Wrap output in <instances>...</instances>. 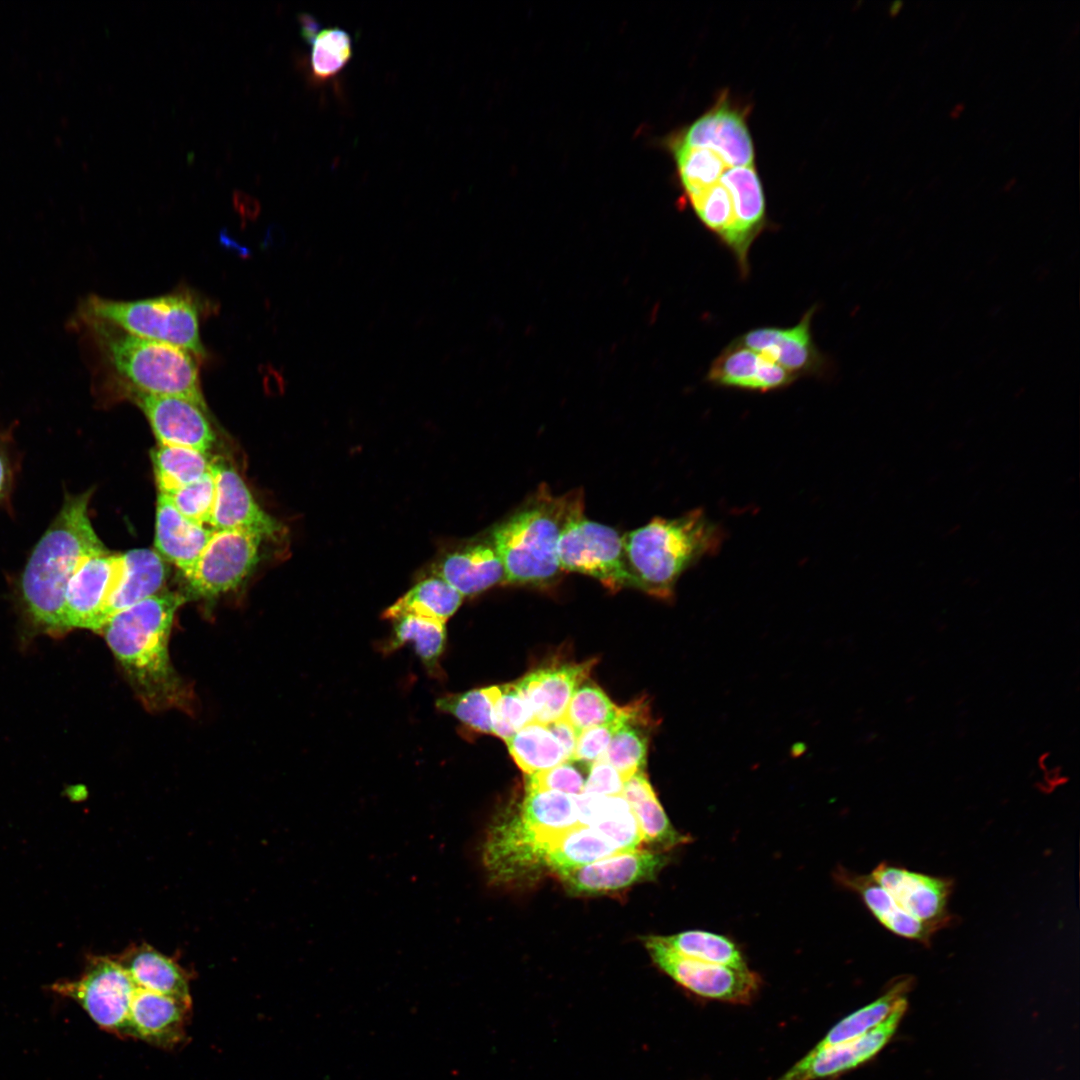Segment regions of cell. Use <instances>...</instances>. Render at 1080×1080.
<instances>
[{
    "label": "cell",
    "instance_id": "cell-1",
    "mask_svg": "<svg viewBox=\"0 0 1080 1080\" xmlns=\"http://www.w3.org/2000/svg\"><path fill=\"white\" fill-rule=\"evenodd\" d=\"M66 327L78 335L93 376L108 390L179 397L208 411L200 359L191 352L132 335L101 320L70 316Z\"/></svg>",
    "mask_w": 1080,
    "mask_h": 1080
},
{
    "label": "cell",
    "instance_id": "cell-2",
    "mask_svg": "<svg viewBox=\"0 0 1080 1080\" xmlns=\"http://www.w3.org/2000/svg\"><path fill=\"white\" fill-rule=\"evenodd\" d=\"M185 600L180 593L161 591L117 612L101 630L136 696L152 712L193 710L192 690L169 655L174 616Z\"/></svg>",
    "mask_w": 1080,
    "mask_h": 1080
},
{
    "label": "cell",
    "instance_id": "cell-3",
    "mask_svg": "<svg viewBox=\"0 0 1080 1080\" xmlns=\"http://www.w3.org/2000/svg\"><path fill=\"white\" fill-rule=\"evenodd\" d=\"M91 491L67 495L55 520L30 555L21 578L25 606L33 620L50 631L66 630L65 596L69 580L89 556L107 551L88 514Z\"/></svg>",
    "mask_w": 1080,
    "mask_h": 1080
},
{
    "label": "cell",
    "instance_id": "cell-4",
    "mask_svg": "<svg viewBox=\"0 0 1080 1080\" xmlns=\"http://www.w3.org/2000/svg\"><path fill=\"white\" fill-rule=\"evenodd\" d=\"M581 489L555 495L541 484L490 532L505 571V584L546 588L563 573L558 559L560 536L577 513L584 511Z\"/></svg>",
    "mask_w": 1080,
    "mask_h": 1080
},
{
    "label": "cell",
    "instance_id": "cell-5",
    "mask_svg": "<svg viewBox=\"0 0 1080 1080\" xmlns=\"http://www.w3.org/2000/svg\"><path fill=\"white\" fill-rule=\"evenodd\" d=\"M722 530L703 509L676 518L655 517L623 535L633 588L671 600L680 576L719 550Z\"/></svg>",
    "mask_w": 1080,
    "mask_h": 1080
},
{
    "label": "cell",
    "instance_id": "cell-6",
    "mask_svg": "<svg viewBox=\"0 0 1080 1080\" xmlns=\"http://www.w3.org/2000/svg\"><path fill=\"white\" fill-rule=\"evenodd\" d=\"M203 303L191 291L137 300H115L88 295L80 300L71 317L101 320L149 340L182 348L200 360L207 356L201 341Z\"/></svg>",
    "mask_w": 1080,
    "mask_h": 1080
},
{
    "label": "cell",
    "instance_id": "cell-7",
    "mask_svg": "<svg viewBox=\"0 0 1080 1080\" xmlns=\"http://www.w3.org/2000/svg\"><path fill=\"white\" fill-rule=\"evenodd\" d=\"M137 986L116 956L89 955L81 975L53 983L50 990L76 1002L102 1030L129 1036V1018Z\"/></svg>",
    "mask_w": 1080,
    "mask_h": 1080
},
{
    "label": "cell",
    "instance_id": "cell-8",
    "mask_svg": "<svg viewBox=\"0 0 1080 1080\" xmlns=\"http://www.w3.org/2000/svg\"><path fill=\"white\" fill-rule=\"evenodd\" d=\"M558 559L563 572L595 578L610 591L633 588L623 535L588 519L584 511L565 526L558 543Z\"/></svg>",
    "mask_w": 1080,
    "mask_h": 1080
},
{
    "label": "cell",
    "instance_id": "cell-9",
    "mask_svg": "<svg viewBox=\"0 0 1080 1080\" xmlns=\"http://www.w3.org/2000/svg\"><path fill=\"white\" fill-rule=\"evenodd\" d=\"M262 538L240 530H214L183 577L198 597L214 598L237 587L258 560Z\"/></svg>",
    "mask_w": 1080,
    "mask_h": 1080
},
{
    "label": "cell",
    "instance_id": "cell-10",
    "mask_svg": "<svg viewBox=\"0 0 1080 1080\" xmlns=\"http://www.w3.org/2000/svg\"><path fill=\"white\" fill-rule=\"evenodd\" d=\"M656 965L681 986L708 999L745 1004L758 991L760 978L749 968L737 969L684 957L657 937L646 939Z\"/></svg>",
    "mask_w": 1080,
    "mask_h": 1080
},
{
    "label": "cell",
    "instance_id": "cell-11",
    "mask_svg": "<svg viewBox=\"0 0 1080 1080\" xmlns=\"http://www.w3.org/2000/svg\"><path fill=\"white\" fill-rule=\"evenodd\" d=\"M134 401L148 420L158 445L180 446L207 453L216 440L208 411L186 399L134 390L118 392Z\"/></svg>",
    "mask_w": 1080,
    "mask_h": 1080
},
{
    "label": "cell",
    "instance_id": "cell-12",
    "mask_svg": "<svg viewBox=\"0 0 1080 1080\" xmlns=\"http://www.w3.org/2000/svg\"><path fill=\"white\" fill-rule=\"evenodd\" d=\"M124 570L123 554L108 550L87 557L68 582L65 622L68 628L101 631L104 609Z\"/></svg>",
    "mask_w": 1080,
    "mask_h": 1080
},
{
    "label": "cell",
    "instance_id": "cell-13",
    "mask_svg": "<svg viewBox=\"0 0 1080 1080\" xmlns=\"http://www.w3.org/2000/svg\"><path fill=\"white\" fill-rule=\"evenodd\" d=\"M905 912L936 931L950 922L947 910L952 892L951 879L879 864L870 875Z\"/></svg>",
    "mask_w": 1080,
    "mask_h": 1080
},
{
    "label": "cell",
    "instance_id": "cell-14",
    "mask_svg": "<svg viewBox=\"0 0 1080 1080\" xmlns=\"http://www.w3.org/2000/svg\"><path fill=\"white\" fill-rule=\"evenodd\" d=\"M216 483L214 508L209 525L214 530H240L276 540L281 524L254 499L238 472L224 462H213Z\"/></svg>",
    "mask_w": 1080,
    "mask_h": 1080
},
{
    "label": "cell",
    "instance_id": "cell-15",
    "mask_svg": "<svg viewBox=\"0 0 1080 1080\" xmlns=\"http://www.w3.org/2000/svg\"><path fill=\"white\" fill-rule=\"evenodd\" d=\"M814 312L815 306L806 311L793 327H760L735 340L780 365L797 378L822 373L825 359L811 334Z\"/></svg>",
    "mask_w": 1080,
    "mask_h": 1080
},
{
    "label": "cell",
    "instance_id": "cell-16",
    "mask_svg": "<svg viewBox=\"0 0 1080 1080\" xmlns=\"http://www.w3.org/2000/svg\"><path fill=\"white\" fill-rule=\"evenodd\" d=\"M665 861L663 854L634 849L559 875L574 893H605L653 879Z\"/></svg>",
    "mask_w": 1080,
    "mask_h": 1080
},
{
    "label": "cell",
    "instance_id": "cell-17",
    "mask_svg": "<svg viewBox=\"0 0 1080 1080\" xmlns=\"http://www.w3.org/2000/svg\"><path fill=\"white\" fill-rule=\"evenodd\" d=\"M906 1006L899 1007L884 1022L858 1038L811 1056L805 1055L776 1080H819L837 1076L863 1064L887 1044Z\"/></svg>",
    "mask_w": 1080,
    "mask_h": 1080
},
{
    "label": "cell",
    "instance_id": "cell-18",
    "mask_svg": "<svg viewBox=\"0 0 1080 1080\" xmlns=\"http://www.w3.org/2000/svg\"><path fill=\"white\" fill-rule=\"evenodd\" d=\"M192 1002L137 987L129 1018V1036L159 1048L184 1042Z\"/></svg>",
    "mask_w": 1080,
    "mask_h": 1080
},
{
    "label": "cell",
    "instance_id": "cell-19",
    "mask_svg": "<svg viewBox=\"0 0 1080 1080\" xmlns=\"http://www.w3.org/2000/svg\"><path fill=\"white\" fill-rule=\"evenodd\" d=\"M675 140L711 149L731 167L754 165L753 142L743 115L727 102H719Z\"/></svg>",
    "mask_w": 1080,
    "mask_h": 1080
},
{
    "label": "cell",
    "instance_id": "cell-20",
    "mask_svg": "<svg viewBox=\"0 0 1080 1080\" xmlns=\"http://www.w3.org/2000/svg\"><path fill=\"white\" fill-rule=\"evenodd\" d=\"M596 662V659H590L577 664L544 667L515 682L534 722L547 725L564 716L573 693L588 679Z\"/></svg>",
    "mask_w": 1080,
    "mask_h": 1080
},
{
    "label": "cell",
    "instance_id": "cell-21",
    "mask_svg": "<svg viewBox=\"0 0 1080 1080\" xmlns=\"http://www.w3.org/2000/svg\"><path fill=\"white\" fill-rule=\"evenodd\" d=\"M797 377L736 340L712 361L706 380L713 385L768 392L785 388Z\"/></svg>",
    "mask_w": 1080,
    "mask_h": 1080
},
{
    "label": "cell",
    "instance_id": "cell-22",
    "mask_svg": "<svg viewBox=\"0 0 1080 1080\" xmlns=\"http://www.w3.org/2000/svg\"><path fill=\"white\" fill-rule=\"evenodd\" d=\"M432 576L445 581L463 597L505 584V571L490 537L446 554L434 564Z\"/></svg>",
    "mask_w": 1080,
    "mask_h": 1080
},
{
    "label": "cell",
    "instance_id": "cell-23",
    "mask_svg": "<svg viewBox=\"0 0 1080 1080\" xmlns=\"http://www.w3.org/2000/svg\"><path fill=\"white\" fill-rule=\"evenodd\" d=\"M214 529L184 517L163 494L158 493L155 519V548L182 573L197 560Z\"/></svg>",
    "mask_w": 1080,
    "mask_h": 1080
},
{
    "label": "cell",
    "instance_id": "cell-24",
    "mask_svg": "<svg viewBox=\"0 0 1080 1080\" xmlns=\"http://www.w3.org/2000/svg\"><path fill=\"white\" fill-rule=\"evenodd\" d=\"M116 958L137 987L192 1002L191 974L150 945H133Z\"/></svg>",
    "mask_w": 1080,
    "mask_h": 1080
},
{
    "label": "cell",
    "instance_id": "cell-25",
    "mask_svg": "<svg viewBox=\"0 0 1080 1080\" xmlns=\"http://www.w3.org/2000/svg\"><path fill=\"white\" fill-rule=\"evenodd\" d=\"M574 800L579 824L595 829L620 851L634 850L643 841L636 816L622 795L582 793Z\"/></svg>",
    "mask_w": 1080,
    "mask_h": 1080
},
{
    "label": "cell",
    "instance_id": "cell-26",
    "mask_svg": "<svg viewBox=\"0 0 1080 1080\" xmlns=\"http://www.w3.org/2000/svg\"><path fill=\"white\" fill-rule=\"evenodd\" d=\"M123 559L122 576L104 609L105 623L117 612L161 592L168 576L164 559L154 550L133 549Z\"/></svg>",
    "mask_w": 1080,
    "mask_h": 1080
},
{
    "label": "cell",
    "instance_id": "cell-27",
    "mask_svg": "<svg viewBox=\"0 0 1080 1080\" xmlns=\"http://www.w3.org/2000/svg\"><path fill=\"white\" fill-rule=\"evenodd\" d=\"M519 827L541 845L580 825L574 797L551 790L526 789L515 818Z\"/></svg>",
    "mask_w": 1080,
    "mask_h": 1080
},
{
    "label": "cell",
    "instance_id": "cell-28",
    "mask_svg": "<svg viewBox=\"0 0 1080 1080\" xmlns=\"http://www.w3.org/2000/svg\"><path fill=\"white\" fill-rule=\"evenodd\" d=\"M653 723L647 703L627 705V716L602 755L627 781L644 771L647 762L649 731Z\"/></svg>",
    "mask_w": 1080,
    "mask_h": 1080
},
{
    "label": "cell",
    "instance_id": "cell-29",
    "mask_svg": "<svg viewBox=\"0 0 1080 1080\" xmlns=\"http://www.w3.org/2000/svg\"><path fill=\"white\" fill-rule=\"evenodd\" d=\"M619 852L622 851L595 829L578 825L549 841L542 864L561 874Z\"/></svg>",
    "mask_w": 1080,
    "mask_h": 1080
},
{
    "label": "cell",
    "instance_id": "cell-30",
    "mask_svg": "<svg viewBox=\"0 0 1080 1080\" xmlns=\"http://www.w3.org/2000/svg\"><path fill=\"white\" fill-rule=\"evenodd\" d=\"M719 182L730 192L741 234L751 248L767 225L765 197L754 165L727 168Z\"/></svg>",
    "mask_w": 1080,
    "mask_h": 1080
},
{
    "label": "cell",
    "instance_id": "cell-31",
    "mask_svg": "<svg viewBox=\"0 0 1080 1080\" xmlns=\"http://www.w3.org/2000/svg\"><path fill=\"white\" fill-rule=\"evenodd\" d=\"M844 881L858 892L874 917L886 929L906 939L924 944L930 942L936 930L901 909L871 876L847 875Z\"/></svg>",
    "mask_w": 1080,
    "mask_h": 1080
},
{
    "label": "cell",
    "instance_id": "cell-32",
    "mask_svg": "<svg viewBox=\"0 0 1080 1080\" xmlns=\"http://www.w3.org/2000/svg\"><path fill=\"white\" fill-rule=\"evenodd\" d=\"M910 980L893 985L885 994L839 1021L806 1055L858 1038L884 1022L896 1009L907 1005Z\"/></svg>",
    "mask_w": 1080,
    "mask_h": 1080
},
{
    "label": "cell",
    "instance_id": "cell-33",
    "mask_svg": "<svg viewBox=\"0 0 1080 1080\" xmlns=\"http://www.w3.org/2000/svg\"><path fill=\"white\" fill-rule=\"evenodd\" d=\"M463 596L436 576L422 579L394 604L383 617L394 620L404 615H414L446 623L460 607Z\"/></svg>",
    "mask_w": 1080,
    "mask_h": 1080
},
{
    "label": "cell",
    "instance_id": "cell-34",
    "mask_svg": "<svg viewBox=\"0 0 1080 1080\" xmlns=\"http://www.w3.org/2000/svg\"><path fill=\"white\" fill-rule=\"evenodd\" d=\"M622 796L636 816L643 840L666 847L686 841L671 825L644 771L625 782Z\"/></svg>",
    "mask_w": 1080,
    "mask_h": 1080
},
{
    "label": "cell",
    "instance_id": "cell-35",
    "mask_svg": "<svg viewBox=\"0 0 1080 1080\" xmlns=\"http://www.w3.org/2000/svg\"><path fill=\"white\" fill-rule=\"evenodd\" d=\"M392 621L393 634L383 650L391 652L410 643L427 671L439 677L442 673L439 659L447 638L446 623L414 615H404Z\"/></svg>",
    "mask_w": 1080,
    "mask_h": 1080
},
{
    "label": "cell",
    "instance_id": "cell-36",
    "mask_svg": "<svg viewBox=\"0 0 1080 1080\" xmlns=\"http://www.w3.org/2000/svg\"><path fill=\"white\" fill-rule=\"evenodd\" d=\"M151 459L158 493L164 495L201 479L213 467L207 453L180 446L158 445Z\"/></svg>",
    "mask_w": 1080,
    "mask_h": 1080
},
{
    "label": "cell",
    "instance_id": "cell-37",
    "mask_svg": "<svg viewBox=\"0 0 1080 1080\" xmlns=\"http://www.w3.org/2000/svg\"><path fill=\"white\" fill-rule=\"evenodd\" d=\"M510 755L527 775L550 769L564 761V751L544 724L531 722L506 743Z\"/></svg>",
    "mask_w": 1080,
    "mask_h": 1080
},
{
    "label": "cell",
    "instance_id": "cell-38",
    "mask_svg": "<svg viewBox=\"0 0 1080 1080\" xmlns=\"http://www.w3.org/2000/svg\"><path fill=\"white\" fill-rule=\"evenodd\" d=\"M657 938L669 949L693 960L737 969L748 968L736 944L719 934L690 930Z\"/></svg>",
    "mask_w": 1080,
    "mask_h": 1080
},
{
    "label": "cell",
    "instance_id": "cell-39",
    "mask_svg": "<svg viewBox=\"0 0 1080 1080\" xmlns=\"http://www.w3.org/2000/svg\"><path fill=\"white\" fill-rule=\"evenodd\" d=\"M671 150L688 197L716 184L723 172L731 167L708 148L690 147L674 140Z\"/></svg>",
    "mask_w": 1080,
    "mask_h": 1080
},
{
    "label": "cell",
    "instance_id": "cell-40",
    "mask_svg": "<svg viewBox=\"0 0 1080 1080\" xmlns=\"http://www.w3.org/2000/svg\"><path fill=\"white\" fill-rule=\"evenodd\" d=\"M498 692L499 686H490L447 694L438 698L435 705L441 712L453 715L467 728L478 733L493 734V705Z\"/></svg>",
    "mask_w": 1080,
    "mask_h": 1080
},
{
    "label": "cell",
    "instance_id": "cell-41",
    "mask_svg": "<svg viewBox=\"0 0 1080 1080\" xmlns=\"http://www.w3.org/2000/svg\"><path fill=\"white\" fill-rule=\"evenodd\" d=\"M621 713L622 707L615 705L597 684L586 679L573 693L564 716L580 733L612 723Z\"/></svg>",
    "mask_w": 1080,
    "mask_h": 1080
},
{
    "label": "cell",
    "instance_id": "cell-42",
    "mask_svg": "<svg viewBox=\"0 0 1080 1080\" xmlns=\"http://www.w3.org/2000/svg\"><path fill=\"white\" fill-rule=\"evenodd\" d=\"M310 44L311 72L319 82L336 76L352 58L351 35L339 27L320 30Z\"/></svg>",
    "mask_w": 1080,
    "mask_h": 1080
},
{
    "label": "cell",
    "instance_id": "cell-43",
    "mask_svg": "<svg viewBox=\"0 0 1080 1080\" xmlns=\"http://www.w3.org/2000/svg\"><path fill=\"white\" fill-rule=\"evenodd\" d=\"M531 722H534L532 712L515 683L499 685L493 705V734L507 743Z\"/></svg>",
    "mask_w": 1080,
    "mask_h": 1080
},
{
    "label": "cell",
    "instance_id": "cell-44",
    "mask_svg": "<svg viewBox=\"0 0 1080 1080\" xmlns=\"http://www.w3.org/2000/svg\"><path fill=\"white\" fill-rule=\"evenodd\" d=\"M215 494L216 483L212 467V471L201 479L165 496L184 517L194 523L205 525L211 520Z\"/></svg>",
    "mask_w": 1080,
    "mask_h": 1080
},
{
    "label": "cell",
    "instance_id": "cell-45",
    "mask_svg": "<svg viewBox=\"0 0 1080 1080\" xmlns=\"http://www.w3.org/2000/svg\"><path fill=\"white\" fill-rule=\"evenodd\" d=\"M590 765L566 760L550 769L527 775L526 789L551 790L567 795L583 793Z\"/></svg>",
    "mask_w": 1080,
    "mask_h": 1080
},
{
    "label": "cell",
    "instance_id": "cell-46",
    "mask_svg": "<svg viewBox=\"0 0 1080 1080\" xmlns=\"http://www.w3.org/2000/svg\"><path fill=\"white\" fill-rule=\"evenodd\" d=\"M626 716L627 706L622 707V713L616 721L581 731L571 759L588 765L597 761L607 750L614 734L622 725Z\"/></svg>",
    "mask_w": 1080,
    "mask_h": 1080
},
{
    "label": "cell",
    "instance_id": "cell-47",
    "mask_svg": "<svg viewBox=\"0 0 1080 1080\" xmlns=\"http://www.w3.org/2000/svg\"><path fill=\"white\" fill-rule=\"evenodd\" d=\"M621 774L605 759L592 763L583 793L602 796H621L625 784Z\"/></svg>",
    "mask_w": 1080,
    "mask_h": 1080
},
{
    "label": "cell",
    "instance_id": "cell-48",
    "mask_svg": "<svg viewBox=\"0 0 1080 1080\" xmlns=\"http://www.w3.org/2000/svg\"><path fill=\"white\" fill-rule=\"evenodd\" d=\"M546 726L561 745L566 760H570L576 747L579 732L565 716H562L558 720L549 723Z\"/></svg>",
    "mask_w": 1080,
    "mask_h": 1080
},
{
    "label": "cell",
    "instance_id": "cell-49",
    "mask_svg": "<svg viewBox=\"0 0 1080 1080\" xmlns=\"http://www.w3.org/2000/svg\"><path fill=\"white\" fill-rule=\"evenodd\" d=\"M298 20L301 26V35L303 39L310 43L315 37V35L319 32V23L313 16L307 13L299 14Z\"/></svg>",
    "mask_w": 1080,
    "mask_h": 1080
},
{
    "label": "cell",
    "instance_id": "cell-50",
    "mask_svg": "<svg viewBox=\"0 0 1080 1080\" xmlns=\"http://www.w3.org/2000/svg\"><path fill=\"white\" fill-rule=\"evenodd\" d=\"M233 198L236 207L246 214H255L259 210L258 202L241 191H235Z\"/></svg>",
    "mask_w": 1080,
    "mask_h": 1080
},
{
    "label": "cell",
    "instance_id": "cell-51",
    "mask_svg": "<svg viewBox=\"0 0 1080 1080\" xmlns=\"http://www.w3.org/2000/svg\"><path fill=\"white\" fill-rule=\"evenodd\" d=\"M8 479V466L5 456L0 451V495L2 494Z\"/></svg>",
    "mask_w": 1080,
    "mask_h": 1080
},
{
    "label": "cell",
    "instance_id": "cell-52",
    "mask_svg": "<svg viewBox=\"0 0 1080 1080\" xmlns=\"http://www.w3.org/2000/svg\"><path fill=\"white\" fill-rule=\"evenodd\" d=\"M902 4H903V2L901 0L894 1L890 6V13L891 14H896L899 11V9L901 8Z\"/></svg>",
    "mask_w": 1080,
    "mask_h": 1080
}]
</instances>
